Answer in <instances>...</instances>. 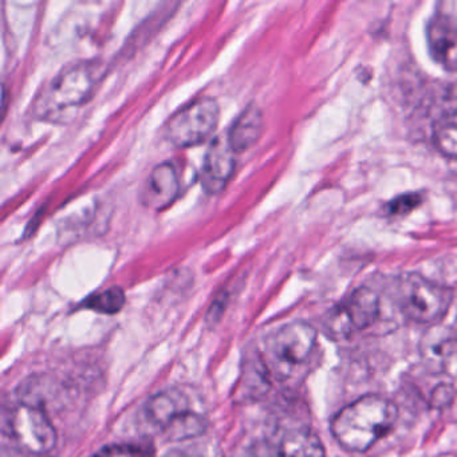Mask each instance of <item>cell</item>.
<instances>
[{"label":"cell","mask_w":457,"mask_h":457,"mask_svg":"<svg viewBox=\"0 0 457 457\" xmlns=\"http://www.w3.org/2000/svg\"><path fill=\"white\" fill-rule=\"evenodd\" d=\"M398 420V408L379 395H366L344 406L331 420L334 440L349 452L362 453L389 435Z\"/></svg>","instance_id":"cell-1"},{"label":"cell","mask_w":457,"mask_h":457,"mask_svg":"<svg viewBox=\"0 0 457 457\" xmlns=\"http://www.w3.org/2000/svg\"><path fill=\"white\" fill-rule=\"evenodd\" d=\"M100 77L101 66L96 62L66 66L45 85L34 103V113L44 121L65 122L89 101Z\"/></svg>","instance_id":"cell-2"},{"label":"cell","mask_w":457,"mask_h":457,"mask_svg":"<svg viewBox=\"0 0 457 457\" xmlns=\"http://www.w3.org/2000/svg\"><path fill=\"white\" fill-rule=\"evenodd\" d=\"M453 290L417 272L401 275L395 286V301L409 320L432 325L445 317L453 302Z\"/></svg>","instance_id":"cell-3"},{"label":"cell","mask_w":457,"mask_h":457,"mask_svg":"<svg viewBox=\"0 0 457 457\" xmlns=\"http://www.w3.org/2000/svg\"><path fill=\"white\" fill-rule=\"evenodd\" d=\"M219 119L220 108L215 98H196L170 117L165 137L176 148L200 145L215 133Z\"/></svg>","instance_id":"cell-4"},{"label":"cell","mask_w":457,"mask_h":457,"mask_svg":"<svg viewBox=\"0 0 457 457\" xmlns=\"http://www.w3.org/2000/svg\"><path fill=\"white\" fill-rule=\"evenodd\" d=\"M7 430L15 445L31 454H45L57 445V430L44 406L22 401L10 411Z\"/></svg>","instance_id":"cell-5"},{"label":"cell","mask_w":457,"mask_h":457,"mask_svg":"<svg viewBox=\"0 0 457 457\" xmlns=\"http://www.w3.org/2000/svg\"><path fill=\"white\" fill-rule=\"evenodd\" d=\"M317 330L303 320L287 323L271 337L272 354L285 363L298 365L304 362L317 344Z\"/></svg>","instance_id":"cell-6"},{"label":"cell","mask_w":457,"mask_h":457,"mask_svg":"<svg viewBox=\"0 0 457 457\" xmlns=\"http://www.w3.org/2000/svg\"><path fill=\"white\" fill-rule=\"evenodd\" d=\"M237 167V154L226 136H218L211 141L205 152L200 180L210 195H218L226 188Z\"/></svg>","instance_id":"cell-7"},{"label":"cell","mask_w":457,"mask_h":457,"mask_svg":"<svg viewBox=\"0 0 457 457\" xmlns=\"http://www.w3.org/2000/svg\"><path fill=\"white\" fill-rule=\"evenodd\" d=\"M180 179L172 162L156 165L149 173L141 194V202L154 211H164L180 195Z\"/></svg>","instance_id":"cell-8"},{"label":"cell","mask_w":457,"mask_h":457,"mask_svg":"<svg viewBox=\"0 0 457 457\" xmlns=\"http://www.w3.org/2000/svg\"><path fill=\"white\" fill-rule=\"evenodd\" d=\"M427 42L436 63L445 71H457V31L438 15L428 23Z\"/></svg>","instance_id":"cell-9"},{"label":"cell","mask_w":457,"mask_h":457,"mask_svg":"<svg viewBox=\"0 0 457 457\" xmlns=\"http://www.w3.org/2000/svg\"><path fill=\"white\" fill-rule=\"evenodd\" d=\"M339 309L353 330H365L378 320L381 314V299L373 288L362 286L355 288L349 298L339 304Z\"/></svg>","instance_id":"cell-10"},{"label":"cell","mask_w":457,"mask_h":457,"mask_svg":"<svg viewBox=\"0 0 457 457\" xmlns=\"http://www.w3.org/2000/svg\"><path fill=\"white\" fill-rule=\"evenodd\" d=\"M263 128V113L258 106L250 104L232 122L226 137L235 154H245L258 143Z\"/></svg>","instance_id":"cell-11"},{"label":"cell","mask_w":457,"mask_h":457,"mask_svg":"<svg viewBox=\"0 0 457 457\" xmlns=\"http://www.w3.org/2000/svg\"><path fill=\"white\" fill-rule=\"evenodd\" d=\"M277 457H326L322 441L312 430L298 428L280 438Z\"/></svg>","instance_id":"cell-12"},{"label":"cell","mask_w":457,"mask_h":457,"mask_svg":"<svg viewBox=\"0 0 457 457\" xmlns=\"http://www.w3.org/2000/svg\"><path fill=\"white\" fill-rule=\"evenodd\" d=\"M421 353L429 362H444L457 353V341L452 328H435L422 337Z\"/></svg>","instance_id":"cell-13"},{"label":"cell","mask_w":457,"mask_h":457,"mask_svg":"<svg viewBox=\"0 0 457 457\" xmlns=\"http://www.w3.org/2000/svg\"><path fill=\"white\" fill-rule=\"evenodd\" d=\"M187 409H188L187 403H181L175 393L164 392L154 395L146 403L144 411H145L146 420L162 432L176 416Z\"/></svg>","instance_id":"cell-14"},{"label":"cell","mask_w":457,"mask_h":457,"mask_svg":"<svg viewBox=\"0 0 457 457\" xmlns=\"http://www.w3.org/2000/svg\"><path fill=\"white\" fill-rule=\"evenodd\" d=\"M205 430V421L200 414L195 411H181L179 416L170 421V424L162 430L168 440L184 441L188 438L196 437Z\"/></svg>","instance_id":"cell-15"},{"label":"cell","mask_w":457,"mask_h":457,"mask_svg":"<svg viewBox=\"0 0 457 457\" xmlns=\"http://www.w3.org/2000/svg\"><path fill=\"white\" fill-rule=\"evenodd\" d=\"M433 143L441 154L457 159V111L441 117L436 122Z\"/></svg>","instance_id":"cell-16"},{"label":"cell","mask_w":457,"mask_h":457,"mask_svg":"<svg viewBox=\"0 0 457 457\" xmlns=\"http://www.w3.org/2000/svg\"><path fill=\"white\" fill-rule=\"evenodd\" d=\"M125 301H127V298H125L124 290L121 287L113 286V287L105 288V290L92 294L89 298L85 299L82 306L85 309L100 312V314L113 315L121 312Z\"/></svg>","instance_id":"cell-17"},{"label":"cell","mask_w":457,"mask_h":457,"mask_svg":"<svg viewBox=\"0 0 457 457\" xmlns=\"http://www.w3.org/2000/svg\"><path fill=\"white\" fill-rule=\"evenodd\" d=\"M93 457H152V453L145 446L136 444H114L104 446Z\"/></svg>","instance_id":"cell-18"},{"label":"cell","mask_w":457,"mask_h":457,"mask_svg":"<svg viewBox=\"0 0 457 457\" xmlns=\"http://www.w3.org/2000/svg\"><path fill=\"white\" fill-rule=\"evenodd\" d=\"M422 196L420 194H403L387 203V212L393 216L406 215L420 207Z\"/></svg>","instance_id":"cell-19"},{"label":"cell","mask_w":457,"mask_h":457,"mask_svg":"<svg viewBox=\"0 0 457 457\" xmlns=\"http://www.w3.org/2000/svg\"><path fill=\"white\" fill-rule=\"evenodd\" d=\"M454 389L452 385L440 384L435 387L432 392V398H430V405L436 409H444L451 405L454 397Z\"/></svg>","instance_id":"cell-20"},{"label":"cell","mask_w":457,"mask_h":457,"mask_svg":"<svg viewBox=\"0 0 457 457\" xmlns=\"http://www.w3.org/2000/svg\"><path fill=\"white\" fill-rule=\"evenodd\" d=\"M438 9V17L449 23L457 31V0H449L441 4Z\"/></svg>","instance_id":"cell-21"},{"label":"cell","mask_w":457,"mask_h":457,"mask_svg":"<svg viewBox=\"0 0 457 457\" xmlns=\"http://www.w3.org/2000/svg\"><path fill=\"white\" fill-rule=\"evenodd\" d=\"M453 333H454V337H456V341H457V318H456V320H454V325H453Z\"/></svg>","instance_id":"cell-22"},{"label":"cell","mask_w":457,"mask_h":457,"mask_svg":"<svg viewBox=\"0 0 457 457\" xmlns=\"http://www.w3.org/2000/svg\"><path fill=\"white\" fill-rule=\"evenodd\" d=\"M275 457H277V454H275Z\"/></svg>","instance_id":"cell-23"}]
</instances>
